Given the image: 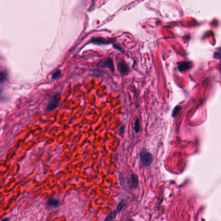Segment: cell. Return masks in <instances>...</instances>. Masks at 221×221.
<instances>
[{"label":"cell","mask_w":221,"mask_h":221,"mask_svg":"<svg viewBox=\"0 0 221 221\" xmlns=\"http://www.w3.org/2000/svg\"><path fill=\"white\" fill-rule=\"evenodd\" d=\"M141 164L144 166H148L153 162V155L146 149H143L140 154Z\"/></svg>","instance_id":"obj_1"},{"label":"cell","mask_w":221,"mask_h":221,"mask_svg":"<svg viewBox=\"0 0 221 221\" xmlns=\"http://www.w3.org/2000/svg\"><path fill=\"white\" fill-rule=\"evenodd\" d=\"M60 97L61 96L59 93L56 94L55 95L53 96V97L51 98V100H50L49 103H48L46 110L48 111H51L54 110L55 109H56L60 102Z\"/></svg>","instance_id":"obj_2"},{"label":"cell","mask_w":221,"mask_h":221,"mask_svg":"<svg viewBox=\"0 0 221 221\" xmlns=\"http://www.w3.org/2000/svg\"><path fill=\"white\" fill-rule=\"evenodd\" d=\"M98 67L101 68H109L112 71H114V65L113 60L110 58L100 61L98 63Z\"/></svg>","instance_id":"obj_3"},{"label":"cell","mask_w":221,"mask_h":221,"mask_svg":"<svg viewBox=\"0 0 221 221\" xmlns=\"http://www.w3.org/2000/svg\"><path fill=\"white\" fill-rule=\"evenodd\" d=\"M128 186L130 189H135L138 184V178L135 174H132L128 179Z\"/></svg>","instance_id":"obj_4"},{"label":"cell","mask_w":221,"mask_h":221,"mask_svg":"<svg viewBox=\"0 0 221 221\" xmlns=\"http://www.w3.org/2000/svg\"><path fill=\"white\" fill-rule=\"evenodd\" d=\"M90 42L96 45H105L110 44L111 43V40L102 38H95L91 40Z\"/></svg>","instance_id":"obj_5"},{"label":"cell","mask_w":221,"mask_h":221,"mask_svg":"<svg viewBox=\"0 0 221 221\" xmlns=\"http://www.w3.org/2000/svg\"><path fill=\"white\" fill-rule=\"evenodd\" d=\"M118 69L119 71H120V73H121V75H127L129 72V69L128 65H127V63L126 62H124V61L121 62L118 65Z\"/></svg>","instance_id":"obj_6"},{"label":"cell","mask_w":221,"mask_h":221,"mask_svg":"<svg viewBox=\"0 0 221 221\" xmlns=\"http://www.w3.org/2000/svg\"><path fill=\"white\" fill-rule=\"evenodd\" d=\"M47 205L49 207H57L59 205V201L54 198H50L47 200Z\"/></svg>","instance_id":"obj_7"},{"label":"cell","mask_w":221,"mask_h":221,"mask_svg":"<svg viewBox=\"0 0 221 221\" xmlns=\"http://www.w3.org/2000/svg\"><path fill=\"white\" fill-rule=\"evenodd\" d=\"M190 67V65L189 63L187 62H182L179 63V69L180 71H185L186 69H188Z\"/></svg>","instance_id":"obj_8"},{"label":"cell","mask_w":221,"mask_h":221,"mask_svg":"<svg viewBox=\"0 0 221 221\" xmlns=\"http://www.w3.org/2000/svg\"><path fill=\"white\" fill-rule=\"evenodd\" d=\"M7 73L5 72V71H3L0 73V84L3 83L5 80L7 79Z\"/></svg>","instance_id":"obj_9"},{"label":"cell","mask_w":221,"mask_h":221,"mask_svg":"<svg viewBox=\"0 0 221 221\" xmlns=\"http://www.w3.org/2000/svg\"><path fill=\"white\" fill-rule=\"evenodd\" d=\"M116 211H113L111 214H109L107 217L105 221H110L111 220L114 219V218L116 217Z\"/></svg>","instance_id":"obj_10"},{"label":"cell","mask_w":221,"mask_h":221,"mask_svg":"<svg viewBox=\"0 0 221 221\" xmlns=\"http://www.w3.org/2000/svg\"><path fill=\"white\" fill-rule=\"evenodd\" d=\"M134 131H135L136 133H138L140 131V120L139 119H136L135 121V123H134Z\"/></svg>","instance_id":"obj_11"},{"label":"cell","mask_w":221,"mask_h":221,"mask_svg":"<svg viewBox=\"0 0 221 221\" xmlns=\"http://www.w3.org/2000/svg\"><path fill=\"white\" fill-rule=\"evenodd\" d=\"M180 109H181V107H180L179 105L177 106L174 109L173 111V114H172V115H173V117H175V116H176L177 115V114L179 113Z\"/></svg>","instance_id":"obj_12"},{"label":"cell","mask_w":221,"mask_h":221,"mask_svg":"<svg viewBox=\"0 0 221 221\" xmlns=\"http://www.w3.org/2000/svg\"><path fill=\"white\" fill-rule=\"evenodd\" d=\"M60 74H61V71H59V70H57V71H56L55 72H54V73H53V75H52V78L53 80H54V79H56V78H58V77H59V76L60 75Z\"/></svg>","instance_id":"obj_13"},{"label":"cell","mask_w":221,"mask_h":221,"mask_svg":"<svg viewBox=\"0 0 221 221\" xmlns=\"http://www.w3.org/2000/svg\"><path fill=\"white\" fill-rule=\"evenodd\" d=\"M124 206V202L123 201L121 202L118 205V206L117 208V211H116V212H120V211L123 208Z\"/></svg>","instance_id":"obj_14"},{"label":"cell","mask_w":221,"mask_h":221,"mask_svg":"<svg viewBox=\"0 0 221 221\" xmlns=\"http://www.w3.org/2000/svg\"><path fill=\"white\" fill-rule=\"evenodd\" d=\"M114 47H115V49H116L117 50H120V51L123 52L122 51V48H121L120 46H118V45H114Z\"/></svg>","instance_id":"obj_15"},{"label":"cell","mask_w":221,"mask_h":221,"mask_svg":"<svg viewBox=\"0 0 221 221\" xmlns=\"http://www.w3.org/2000/svg\"><path fill=\"white\" fill-rule=\"evenodd\" d=\"M1 221H10V220H9V219L8 218H5Z\"/></svg>","instance_id":"obj_16"},{"label":"cell","mask_w":221,"mask_h":221,"mask_svg":"<svg viewBox=\"0 0 221 221\" xmlns=\"http://www.w3.org/2000/svg\"><path fill=\"white\" fill-rule=\"evenodd\" d=\"M219 70L220 71V72H221V64H220V69Z\"/></svg>","instance_id":"obj_17"}]
</instances>
